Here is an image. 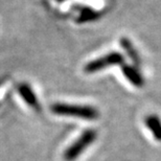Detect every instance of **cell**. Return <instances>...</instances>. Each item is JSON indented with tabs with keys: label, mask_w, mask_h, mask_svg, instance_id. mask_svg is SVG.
<instances>
[{
	"label": "cell",
	"mask_w": 161,
	"mask_h": 161,
	"mask_svg": "<svg viewBox=\"0 0 161 161\" xmlns=\"http://www.w3.org/2000/svg\"><path fill=\"white\" fill-rule=\"evenodd\" d=\"M51 111L57 115L62 116L78 117L86 120H94L98 117L97 109L91 106H80V105H69V104H53L51 106Z\"/></svg>",
	"instance_id": "1"
},
{
	"label": "cell",
	"mask_w": 161,
	"mask_h": 161,
	"mask_svg": "<svg viewBox=\"0 0 161 161\" xmlns=\"http://www.w3.org/2000/svg\"><path fill=\"white\" fill-rule=\"evenodd\" d=\"M97 132L94 129H87L80 135V137L64 152V159L66 161H75L82 155V153L87 150L96 140Z\"/></svg>",
	"instance_id": "2"
},
{
	"label": "cell",
	"mask_w": 161,
	"mask_h": 161,
	"mask_svg": "<svg viewBox=\"0 0 161 161\" xmlns=\"http://www.w3.org/2000/svg\"><path fill=\"white\" fill-rule=\"evenodd\" d=\"M125 62V58L120 53L117 51H112L110 53H107L104 57H101L98 59H95L85 66V71L87 73H94L98 72L101 70L107 68L110 66L115 65H122Z\"/></svg>",
	"instance_id": "3"
},
{
	"label": "cell",
	"mask_w": 161,
	"mask_h": 161,
	"mask_svg": "<svg viewBox=\"0 0 161 161\" xmlns=\"http://www.w3.org/2000/svg\"><path fill=\"white\" fill-rule=\"evenodd\" d=\"M121 72L125 78L127 79L133 86L137 87V88H141V87L144 85L143 76L136 66L128 65V64H122Z\"/></svg>",
	"instance_id": "4"
},
{
	"label": "cell",
	"mask_w": 161,
	"mask_h": 161,
	"mask_svg": "<svg viewBox=\"0 0 161 161\" xmlns=\"http://www.w3.org/2000/svg\"><path fill=\"white\" fill-rule=\"evenodd\" d=\"M18 92L22 99L30 106L31 108L39 110L40 109V104L38 101L36 93L34 92V90L31 89V87L28 84H20L18 86Z\"/></svg>",
	"instance_id": "5"
},
{
	"label": "cell",
	"mask_w": 161,
	"mask_h": 161,
	"mask_svg": "<svg viewBox=\"0 0 161 161\" xmlns=\"http://www.w3.org/2000/svg\"><path fill=\"white\" fill-rule=\"evenodd\" d=\"M120 46L122 49L125 50V53H127V56L132 60V62L134 63V66H139L140 65V57L138 54V51L136 48L134 47L133 43L128 39V38H121L120 39Z\"/></svg>",
	"instance_id": "6"
},
{
	"label": "cell",
	"mask_w": 161,
	"mask_h": 161,
	"mask_svg": "<svg viewBox=\"0 0 161 161\" xmlns=\"http://www.w3.org/2000/svg\"><path fill=\"white\" fill-rule=\"evenodd\" d=\"M147 129L152 132L154 138L156 140L161 141V119L155 114H151L144 119Z\"/></svg>",
	"instance_id": "7"
},
{
	"label": "cell",
	"mask_w": 161,
	"mask_h": 161,
	"mask_svg": "<svg viewBox=\"0 0 161 161\" xmlns=\"http://www.w3.org/2000/svg\"><path fill=\"white\" fill-rule=\"evenodd\" d=\"M99 17H101V14L98 12L94 11V9L90 8H82L80 9V16L76 21L79 23H84V22L95 21Z\"/></svg>",
	"instance_id": "8"
}]
</instances>
